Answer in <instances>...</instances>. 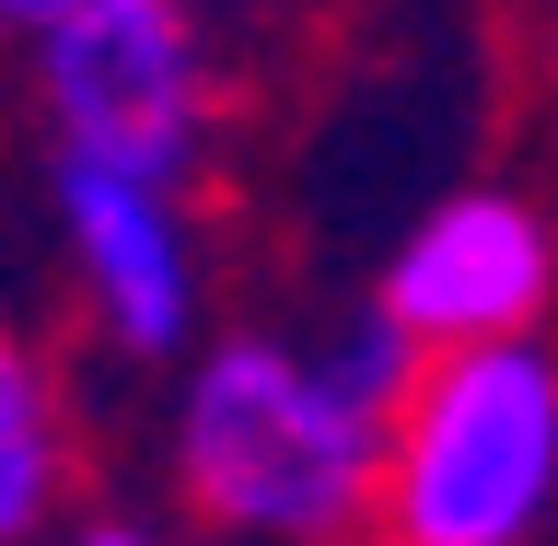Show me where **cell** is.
Returning <instances> with one entry per match:
<instances>
[{
  "label": "cell",
  "instance_id": "1",
  "mask_svg": "<svg viewBox=\"0 0 558 546\" xmlns=\"http://www.w3.org/2000/svg\"><path fill=\"white\" fill-rule=\"evenodd\" d=\"M418 384V349L373 303L338 338L233 326L174 384L163 465L209 546H361L384 512V442Z\"/></svg>",
  "mask_w": 558,
  "mask_h": 546
},
{
  "label": "cell",
  "instance_id": "2",
  "mask_svg": "<svg viewBox=\"0 0 558 546\" xmlns=\"http://www.w3.org/2000/svg\"><path fill=\"white\" fill-rule=\"evenodd\" d=\"M558 523V349H453L418 361L384 442V546H535Z\"/></svg>",
  "mask_w": 558,
  "mask_h": 546
},
{
  "label": "cell",
  "instance_id": "3",
  "mask_svg": "<svg viewBox=\"0 0 558 546\" xmlns=\"http://www.w3.org/2000/svg\"><path fill=\"white\" fill-rule=\"evenodd\" d=\"M35 105H47L59 163L186 186L221 117L209 12L198 0H70L59 24H35Z\"/></svg>",
  "mask_w": 558,
  "mask_h": 546
},
{
  "label": "cell",
  "instance_id": "4",
  "mask_svg": "<svg viewBox=\"0 0 558 546\" xmlns=\"http://www.w3.org/2000/svg\"><path fill=\"white\" fill-rule=\"evenodd\" d=\"M558 303V221L512 186H453L396 233L384 256L373 314L418 361H453V349H512L535 338Z\"/></svg>",
  "mask_w": 558,
  "mask_h": 546
},
{
  "label": "cell",
  "instance_id": "5",
  "mask_svg": "<svg viewBox=\"0 0 558 546\" xmlns=\"http://www.w3.org/2000/svg\"><path fill=\"white\" fill-rule=\"evenodd\" d=\"M47 209H59V256H70V291L94 314V338L117 361H198L209 256H198V221H186V186L47 163Z\"/></svg>",
  "mask_w": 558,
  "mask_h": 546
},
{
  "label": "cell",
  "instance_id": "6",
  "mask_svg": "<svg viewBox=\"0 0 558 546\" xmlns=\"http://www.w3.org/2000/svg\"><path fill=\"white\" fill-rule=\"evenodd\" d=\"M70 500V408L47 361L0 326V546H47Z\"/></svg>",
  "mask_w": 558,
  "mask_h": 546
},
{
  "label": "cell",
  "instance_id": "7",
  "mask_svg": "<svg viewBox=\"0 0 558 546\" xmlns=\"http://www.w3.org/2000/svg\"><path fill=\"white\" fill-rule=\"evenodd\" d=\"M47 546H151L140 523H70V535H47Z\"/></svg>",
  "mask_w": 558,
  "mask_h": 546
},
{
  "label": "cell",
  "instance_id": "8",
  "mask_svg": "<svg viewBox=\"0 0 558 546\" xmlns=\"http://www.w3.org/2000/svg\"><path fill=\"white\" fill-rule=\"evenodd\" d=\"M0 12H12V24H59L70 0H0Z\"/></svg>",
  "mask_w": 558,
  "mask_h": 546
},
{
  "label": "cell",
  "instance_id": "9",
  "mask_svg": "<svg viewBox=\"0 0 558 546\" xmlns=\"http://www.w3.org/2000/svg\"><path fill=\"white\" fill-rule=\"evenodd\" d=\"M0 24H12V12H0Z\"/></svg>",
  "mask_w": 558,
  "mask_h": 546
}]
</instances>
